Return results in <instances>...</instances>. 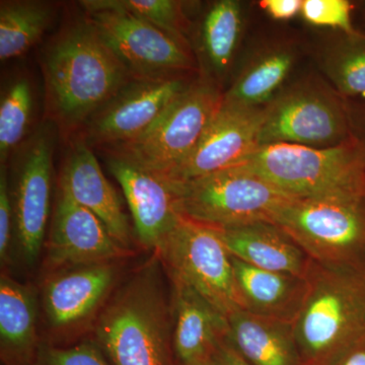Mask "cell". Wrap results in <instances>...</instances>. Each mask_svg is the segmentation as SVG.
Wrapping results in <instances>:
<instances>
[{"mask_svg":"<svg viewBox=\"0 0 365 365\" xmlns=\"http://www.w3.org/2000/svg\"><path fill=\"white\" fill-rule=\"evenodd\" d=\"M42 71L48 115L66 135L81 132L132 79L86 14L66 24L46 46Z\"/></svg>","mask_w":365,"mask_h":365,"instance_id":"6da1fadb","label":"cell"},{"mask_svg":"<svg viewBox=\"0 0 365 365\" xmlns=\"http://www.w3.org/2000/svg\"><path fill=\"white\" fill-rule=\"evenodd\" d=\"M170 314L153 259L103 309L95 326L97 345L112 365H174Z\"/></svg>","mask_w":365,"mask_h":365,"instance_id":"7a4b0ae2","label":"cell"},{"mask_svg":"<svg viewBox=\"0 0 365 365\" xmlns=\"http://www.w3.org/2000/svg\"><path fill=\"white\" fill-rule=\"evenodd\" d=\"M294 332L302 365H321L365 337V268L313 262Z\"/></svg>","mask_w":365,"mask_h":365,"instance_id":"3957f363","label":"cell"},{"mask_svg":"<svg viewBox=\"0 0 365 365\" xmlns=\"http://www.w3.org/2000/svg\"><path fill=\"white\" fill-rule=\"evenodd\" d=\"M242 165L297 198L365 191V151L354 136L323 148L262 144Z\"/></svg>","mask_w":365,"mask_h":365,"instance_id":"277c9868","label":"cell"},{"mask_svg":"<svg viewBox=\"0 0 365 365\" xmlns=\"http://www.w3.org/2000/svg\"><path fill=\"white\" fill-rule=\"evenodd\" d=\"M274 222L317 263L365 268V191L292 199Z\"/></svg>","mask_w":365,"mask_h":365,"instance_id":"5b68a950","label":"cell"},{"mask_svg":"<svg viewBox=\"0 0 365 365\" xmlns=\"http://www.w3.org/2000/svg\"><path fill=\"white\" fill-rule=\"evenodd\" d=\"M180 212L215 228L272 222L297 197L288 195L245 165L186 182H172Z\"/></svg>","mask_w":365,"mask_h":365,"instance_id":"8992f818","label":"cell"},{"mask_svg":"<svg viewBox=\"0 0 365 365\" xmlns=\"http://www.w3.org/2000/svg\"><path fill=\"white\" fill-rule=\"evenodd\" d=\"M222 100L220 86L200 74L145 133L104 150L167 177L195 150Z\"/></svg>","mask_w":365,"mask_h":365,"instance_id":"52a82bcc","label":"cell"},{"mask_svg":"<svg viewBox=\"0 0 365 365\" xmlns=\"http://www.w3.org/2000/svg\"><path fill=\"white\" fill-rule=\"evenodd\" d=\"M352 137L346 100L328 81L309 76L283 88L266 106L260 145L331 148Z\"/></svg>","mask_w":365,"mask_h":365,"instance_id":"ba28073f","label":"cell"},{"mask_svg":"<svg viewBox=\"0 0 365 365\" xmlns=\"http://www.w3.org/2000/svg\"><path fill=\"white\" fill-rule=\"evenodd\" d=\"M155 252L170 277L195 289L227 318L242 309L232 256L218 228L182 216Z\"/></svg>","mask_w":365,"mask_h":365,"instance_id":"9c48e42d","label":"cell"},{"mask_svg":"<svg viewBox=\"0 0 365 365\" xmlns=\"http://www.w3.org/2000/svg\"><path fill=\"white\" fill-rule=\"evenodd\" d=\"M86 14L132 78H179L196 66L188 43L148 21L114 9Z\"/></svg>","mask_w":365,"mask_h":365,"instance_id":"30bf717a","label":"cell"},{"mask_svg":"<svg viewBox=\"0 0 365 365\" xmlns=\"http://www.w3.org/2000/svg\"><path fill=\"white\" fill-rule=\"evenodd\" d=\"M192 81L187 76L132 78L88 120L81 130V138L91 148L98 146L103 150L138 138Z\"/></svg>","mask_w":365,"mask_h":365,"instance_id":"8fae6325","label":"cell"},{"mask_svg":"<svg viewBox=\"0 0 365 365\" xmlns=\"http://www.w3.org/2000/svg\"><path fill=\"white\" fill-rule=\"evenodd\" d=\"M53 134L40 127L26 139L14 160L13 196L16 235L26 263L39 257L50 213ZM11 184V182H9Z\"/></svg>","mask_w":365,"mask_h":365,"instance_id":"7c38bea8","label":"cell"},{"mask_svg":"<svg viewBox=\"0 0 365 365\" xmlns=\"http://www.w3.org/2000/svg\"><path fill=\"white\" fill-rule=\"evenodd\" d=\"M265 107H247L222 100L193 153L163 178L186 182L242 165L260 146Z\"/></svg>","mask_w":365,"mask_h":365,"instance_id":"4fadbf2b","label":"cell"},{"mask_svg":"<svg viewBox=\"0 0 365 365\" xmlns=\"http://www.w3.org/2000/svg\"><path fill=\"white\" fill-rule=\"evenodd\" d=\"M106 165L121 186L139 242L157 250L181 220L174 186L160 175L106 151Z\"/></svg>","mask_w":365,"mask_h":365,"instance_id":"5bb4252c","label":"cell"},{"mask_svg":"<svg viewBox=\"0 0 365 365\" xmlns=\"http://www.w3.org/2000/svg\"><path fill=\"white\" fill-rule=\"evenodd\" d=\"M127 251L112 237L104 223L58 188L47 241V266L71 268L113 262Z\"/></svg>","mask_w":365,"mask_h":365,"instance_id":"9a60e30c","label":"cell"},{"mask_svg":"<svg viewBox=\"0 0 365 365\" xmlns=\"http://www.w3.org/2000/svg\"><path fill=\"white\" fill-rule=\"evenodd\" d=\"M58 188L100 218L122 247L130 248L131 225L121 197L102 172L91 146L81 138L71 145L62 167Z\"/></svg>","mask_w":365,"mask_h":365,"instance_id":"2e32d148","label":"cell"},{"mask_svg":"<svg viewBox=\"0 0 365 365\" xmlns=\"http://www.w3.org/2000/svg\"><path fill=\"white\" fill-rule=\"evenodd\" d=\"M113 262L66 269L46 283L43 302L53 328L67 329L86 321L102 306L116 284Z\"/></svg>","mask_w":365,"mask_h":365,"instance_id":"e0dca14e","label":"cell"},{"mask_svg":"<svg viewBox=\"0 0 365 365\" xmlns=\"http://www.w3.org/2000/svg\"><path fill=\"white\" fill-rule=\"evenodd\" d=\"M172 340L181 365L212 357L228 332L227 318L182 281L170 277Z\"/></svg>","mask_w":365,"mask_h":365,"instance_id":"ac0fdd59","label":"cell"},{"mask_svg":"<svg viewBox=\"0 0 365 365\" xmlns=\"http://www.w3.org/2000/svg\"><path fill=\"white\" fill-rule=\"evenodd\" d=\"M220 230L232 256L254 267L307 277L313 264L299 242L275 222H257Z\"/></svg>","mask_w":365,"mask_h":365,"instance_id":"d6986e66","label":"cell"},{"mask_svg":"<svg viewBox=\"0 0 365 365\" xmlns=\"http://www.w3.org/2000/svg\"><path fill=\"white\" fill-rule=\"evenodd\" d=\"M242 309L262 318L294 324L309 290L307 277L254 267L232 257Z\"/></svg>","mask_w":365,"mask_h":365,"instance_id":"ffe728a7","label":"cell"},{"mask_svg":"<svg viewBox=\"0 0 365 365\" xmlns=\"http://www.w3.org/2000/svg\"><path fill=\"white\" fill-rule=\"evenodd\" d=\"M225 341L249 365H302L292 324L237 309L227 317Z\"/></svg>","mask_w":365,"mask_h":365,"instance_id":"44dd1931","label":"cell"},{"mask_svg":"<svg viewBox=\"0 0 365 365\" xmlns=\"http://www.w3.org/2000/svg\"><path fill=\"white\" fill-rule=\"evenodd\" d=\"M0 341L9 365H29L37 354V302L28 285L0 278Z\"/></svg>","mask_w":365,"mask_h":365,"instance_id":"7402d4cb","label":"cell"},{"mask_svg":"<svg viewBox=\"0 0 365 365\" xmlns=\"http://www.w3.org/2000/svg\"><path fill=\"white\" fill-rule=\"evenodd\" d=\"M242 6L235 0H220L204 14L199 32V47L202 57L203 76L218 86L232 68L241 40Z\"/></svg>","mask_w":365,"mask_h":365,"instance_id":"603a6c76","label":"cell"},{"mask_svg":"<svg viewBox=\"0 0 365 365\" xmlns=\"http://www.w3.org/2000/svg\"><path fill=\"white\" fill-rule=\"evenodd\" d=\"M297 53L289 46L270 48L255 56L223 93V100L247 107H265L280 93L294 68Z\"/></svg>","mask_w":365,"mask_h":365,"instance_id":"cb8c5ba5","label":"cell"},{"mask_svg":"<svg viewBox=\"0 0 365 365\" xmlns=\"http://www.w3.org/2000/svg\"><path fill=\"white\" fill-rule=\"evenodd\" d=\"M318 60L341 97L365 102V34L338 32L319 50Z\"/></svg>","mask_w":365,"mask_h":365,"instance_id":"d4e9b609","label":"cell"},{"mask_svg":"<svg viewBox=\"0 0 365 365\" xmlns=\"http://www.w3.org/2000/svg\"><path fill=\"white\" fill-rule=\"evenodd\" d=\"M56 9L39 0H2L0 2V60L26 54L39 42L51 25Z\"/></svg>","mask_w":365,"mask_h":365,"instance_id":"484cf974","label":"cell"},{"mask_svg":"<svg viewBox=\"0 0 365 365\" xmlns=\"http://www.w3.org/2000/svg\"><path fill=\"white\" fill-rule=\"evenodd\" d=\"M34 111L32 85L26 78L11 81L0 101V162H7L25 143Z\"/></svg>","mask_w":365,"mask_h":365,"instance_id":"4316f807","label":"cell"},{"mask_svg":"<svg viewBox=\"0 0 365 365\" xmlns=\"http://www.w3.org/2000/svg\"><path fill=\"white\" fill-rule=\"evenodd\" d=\"M86 11L114 9L124 11L158 26L173 37L188 43L187 20L182 2L175 0H86L81 2Z\"/></svg>","mask_w":365,"mask_h":365,"instance_id":"83f0119b","label":"cell"},{"mask_svg":"<svg viewBox=\"0 0 365 365\" xmlns=\"http://www.w3.org/2000/svg\"><path fill=\"white\" fill-rule=\"evenodd\" d=\"M352 7L347 0H302L300 14L311 25L352 34L356 32L352 25Z\"/></svg>","mask_w":365,"mask_h":365,"instance_id":"f1b7e54d","label":"cell"},{"mask_svg":"<svg viewBox=\"0 0 365 365\" xmlns=\"http://www.w3.org/2000/svg\"><path fill=\"white\" fill-rule=\"evenodd\" d=\"M36 359L38 365H110L100 347L91 342L68 348L41 345Z\"/></svg>","mask_w":365,"mask_h":365,"instance_id":"f546056e","label":"cell"},{"mask_svg":"<svg viewBox=\"0 0 365 365\" xmlns=\"http://www.w3.org/2000/svg\"><path fill=\"white\" fill-rule=\"evenodd\" d=\"M14 232H16V220L9 172L6 165L1 167L0 172V259L2 264L9 261Z\"/></svg>","mask_w":365,"mask_h":365,"instance_id":"4dcf8cb0","label":"cell"},{"mask_svg":"<svg viewBox=\"0 0 365 365\" xmlns=\"http://www.w3.org/2000/svg\"><path fill=\"white\" fill-rule=\"evenodd\" d=\"M302 0H263L260 6L276 21H289L302 11Z\"/></svg>","mask_w":365,"mask_h":365,"instance_id":"1f68e13d","label":"cell"},{"mask_svg":"<svg viewBox=\"0 0 365 365\" xmlns=\"http://www.w3.org/2000/svg\"><path fill=\"white\" fill-rule=\"evenodd\" d=\"M321 365H365V337L341 350Z\"/></svg>","mask_w":365,"mask_h":365,"instance_id":"d6a6232c","label":"cell"},{"mask_svg":"<svg viewBox=\"0 0 365 365\" xmlns=\"http://www.w3.org/2000/svg\"><path fill=\"white\" fill-rule=\"evenodd\" d=\"M346 102L349 112L353 136L361 143L365 151V102Z\"/></svg>","mask_w":365,"mask_h":365,"instance_id":"836d02e7","label":"cell"},{"mask_svg":"<svg viewBox=\"0 0 365 365\" xmlns=\"http://www.w3.org/2000/svg\"><path fill=\"white\" fill-rule=\"evenodd\" d=\"M212 359L218 365H249L225 340L218 345Z\"/></svg>","mask_w":365,"mask_h":365,"instance_id":"e575fe53","label":"cell"},{"mask_svg":"<svg viewBox=\"0 0 365 365\" xmlns=\"http://www.w3.org/2000/svg\"><path fill=\"white\" fill-rule=\"evenodd\" d=\"M185 365H218L212 357H208V359H204L200 360H196V361L191 362V364Z\"/></svg>","mask_w":365,"mask_h":365,"instance_id":"d590c367","label":"cell"}]
</instances>
